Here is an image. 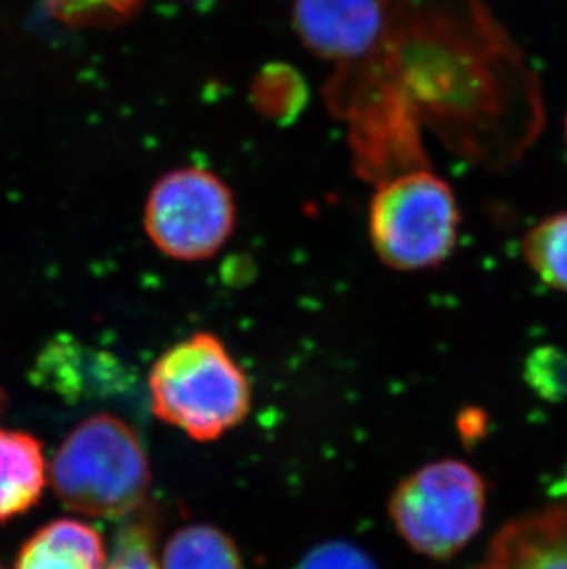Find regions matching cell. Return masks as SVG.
<instances>
[{
  "mask_svg": "<svg viewBox=\"0 0 567 569\" xmlns=\"http://www.w3.org/2000/svg\"><path fill=\"white\" fill-rule=\"evenodd\" d=\"M251 398L249 378L215 333L179 341L151 369V411L193 441H216L241 425Z\"/></svg>",
  "mask_w": 567,
  "mask_h": 569,
  "instance_id": "1",
  "label": "cell"
},
{
  "mask_svg": "<svg viewBox=\"0 0 567 569\" xmlns=\"http://www.w3.org/2000/svg\"><path fill=\"white\" fill-rule=\"evenodd\" d=\"M50 483L67 509L117 520L146 506L150 462L128 422L115 415H94L59 446Z\"/></svg>",
  "mask_w": 567,
  "mask_h": 569,
  "instance_id": "2",
  "label": "cell"
},
{
  "mask_svg": "<svg viewBox=\"0 0 567 569\" xmlns=\"http://www.w3.org/2000/svg\"><path fill=\"white\" fill-rule=\"evenodd\" d=\"M369 227L372 248L389 268H437L457 248L459 204L445 179L417 168L387 179L376 190Z\"/></svg>",
  "mask_w": 567,
  "mask_h": 569,
  "instance_id": "3",
  "label": "cell"
},
{
  "mask_svg": "<svg viewBox=\"0 0 567 569\" xmlns=\"http://www.w3.org/2000/svg\"><path fill=\"white\" fill-rule=\"evenodd\" d=\"M487 483L466 462L442 459L407 476L389 501V515L417 553L448 560L481 529Z\"/></svg>",
  "mask_w": 567,
  "mask_h": 569,
  "instance_id": "4",
  "label": "cell"
},
{
  "mask_svg": "<svg viewBox=\"0 0 567 569\" xmlns=\"http://www.w3.org/2000/svg\"><path fill=\"white\" fill-rule=\"evenodd\" d=\"M235 226L232 192L203 168L168 172L146 201V234L162 254L179 262H201L220 253Z\"/></svg>",
  "mask_w": 567,
  "mask_h": 569,
  "instance_id": "5",
  "label": "cell"
},
{
  "mask_svg": "<svg viewBox=\"0 0 567 569\" xmlns=\"http://www.w3.org/2000/svg\"><path fill=\"white\" fill-rule=\"evenodd\" d=\"M381 0H295L300 41L319 58L358 60L375 47L384 28Z\"/></svg>",
  "mask_w": 567,
  "mask_h": 569,
  "instance_id": "6",
  "label": "cell"
},
{
  "mask_svg": "<svg viewBox=\"0 0 567 569\" xmlns=\"http://www.w3.org/2000/svg\"><path fill=\"white\" fill-rule=\"evenodd\" d=\"M474 569H567V506L507 523Z\"/></svg>",
  "mask_w": 567,
  "mask_h": 569,
  "instance_id": "7",
  "label": "cell"
},
{
  "mask_svg": "<svg viewBox=\"0 0 567 569\" xmlns=\"http://www.w3.org/2000/svg\"><path fill=\"white\" fill-rule=\"evenodd\" d=\"M100 532L86 521L56 520L36 532L17 557L16 569H106Z\"/></svg>",
  "mask_w": 567,
  "mask_h": 569,
  "instance_id": "8",
  "label": "cell"
},
{
  "mask_svg": "<svg viewBox=\"0 0 567 569\" xmlns=\"http://www.w3.org/2000/svg\"><path fill=\"white\" fill-rule=\"evenodd\" d=\"M47 485V465L38 439L0 430V521L32 509Z\"/></svg>",
  "mask_w": 567,
  "mask_h": 569,
  "instance_id": "9",
  "label": "cell"
},
{
  "mask_svg": "<svg viewBox=\"0 0 567 569\" xmlns=\"http://www.w3.org/2000/svg\"><path fill=\"white\" fill-rule=\"evenodd\" d=\"M162 569H243L240 551L212 526H188L173 532L162 551Z\"/></svg>",
  "mask_w": 567,
  "mask_h": 569,
  "instance_id": "10",
  "label": "cell"
},
{
  "mask_svg": "<svg viewBox=\"0 0 567 569\" xmlns=\"http://www.w3.org/2000/svg\"><path fill=\"white\" fill-rule=\"evenodd\" d=\"M521 254L536 279L567 293V210L530 227L521 240Z\"/></svg>",
  "mask_w": 567,
  "mask_h": 569,
  "instance_id": "11",
  "label": "cell"
},
{
  "mask_svg": "<svg viewBox=\"0 0 567 569\" xmlns=\"http://www.w3.org/2000/svg\"><path fill=\"white\" fill-rule=\"evenodd\" d=\"M157 515L145 506L118 535L113 557L106 569H162L156 555Z\"/></svg>",
  "mask_w": 567,
  "mask_h": 569,
  "instance_id": "12",
  "label": "cell"
},
{
  "mask_svg": "<svg viewBox=\"0 0 567 569\" xmlns=\"http://www.w3.org/2000/svg\"><path fill=\"white\" fill-rule=\"evenodd\" d=\"M44 4L72 27H111L133 16L142 0H44Z\"/></svg>",
  "mask_w": 567,
  "mask_h": 569,
  "instance_id": "13",
  "label": "cell"
},
{
  "mask_svg": "<svg viewBox=\"0 0 567 569\" xmlns=\"http://www.w3.org/2000/svg\"><path fill=\"white\" fill-rule=\"evenodd\" d=\"M525 380L546 400H560L567 395V356L555 347L533 350L525 363Z\"/></svg>",
  "mask_w": 567,
  "mask_h": 569,
  "instance_id": "14",
  "label": "cell"
},
{
  "mask_svg": "<svg viewBox=\"0 0 567 569\" xmlns=\"http://www.w3.org/2000/svg\"><path fill=\"white\" fill-rule=\"evenodd\" d=\"M299 569H375L370 560L347 543H332L317 549Z\"/></svg>",
  "mask_w": 567,
  "mask_h": 569,
  "instance_id": "15",
  "label": "cell"
},
{
  "mask_svg": "<svg viewBox=\"0 0 567 569\" xmlns=\"http://www.w3.org/2000/svg\"><path fill=\"white\" fill-rule=\"evenodd\" d=\"M564 139H566V146H567V113H566V120H564Z\"/></svg>",
  "mask_w": 567,
  "mask_h": 569,
  "instance_id": "16",
  "label": "cell"
},
{
  "mask_svg": "<svg viewBox=\"0 0 567 569\" xmlns=\"http://www.w3.org/2000/svg\"><path fill=\"white\" fill-rule=\"evenodd\" d=\"M0 569H2V568H0Z\"/></svg>",
  "mask_w": 567,
  "mask_h": 569,
  "instance_id": "17",
  "label": "cell"
}]
</instances>
